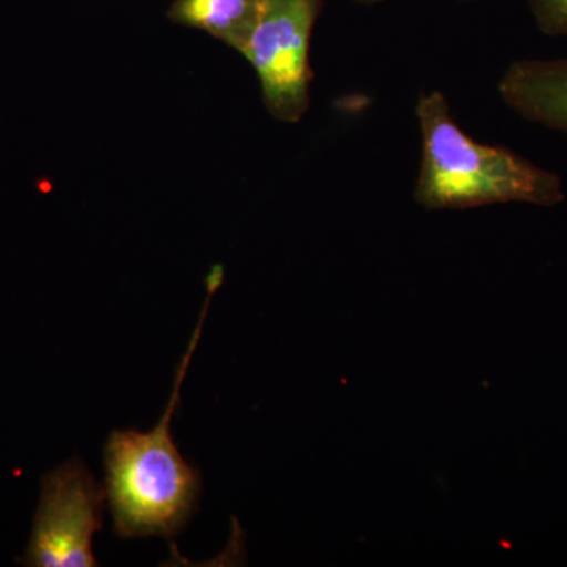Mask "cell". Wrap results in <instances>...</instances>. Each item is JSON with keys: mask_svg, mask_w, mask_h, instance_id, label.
<instances>
[{"mask_svg": "<svg viewBox=\"0 0 567 567\" xmlns=\"http://www.w3.org/2000/svg\"><path fill=\"white\" fill-rule=\"evenodd\" d=\"M423 158L415 200L427 210H465L495 204L555 207L565 200L559 175L506 147L470 137L440 91L417 99Z\"/></svg>", "mask_w": 567, "mask_h": 567, "instance_id": "cell-1", "label": "cell"}, {"mask_svg": "<svg viewBox=\"0 0 567 567\" xmlns=\"http://www.w3.org/2000/svg\"><path fill=\"white\" fill-rule=\"evenodd\" d=\"M216 287L210 286L203 317L178 365L173 395L159 423L151 432L114 431L104 446V488L115 533L126 539L178 535L196 509L200 494L199 472L182 457L171 434V421Z\"/></svg>", "mask_w": 567, "mask_h": 567, "instance_id": "cell-2", "label": "cell"}, {"mask_svg": "<svg viewBox=\"0 0 567 567\" xmlns=\"http://www.w3.org/2000/svg\"><path fill=\"white\" fill-rule=\"evenodd\" d=\"M322 0H265L260 20L241 55L262 87L265 107L297 123L309 107V47Z\"/></svg>", "mask_w": 567, "mask_h": 567, "instance_id": "cell-3", "label": "cell"}, {"mask_svg": "<svg viewBox=\"0 0 567 567\" xmlns=\"http://www.w3.org/2000/svg\"><path fill=\"white\" fill-rule=\"evenodd\" d=\"M106 488L80 458L66 462L41 481V495L24 565L93 567L92 540L102 529Z\"/></svg>", "mask_w": 567, "mask_h": 567, "instance_id": "cell-4", "label": "cell"}, {"mask_svg": "<svg viewBox=\"0 0 567 567\" xmlns=\"http://www.w3.org/2000/svg\"><path fill=\"white\" fill-rule=\"evenodd\" d=\"M498 93L525 121L567 136V58L511 63L498 82Z\"/></svg>", "mask_w": 567, "mask_h": 567, "instance_id": "cell-5", "label": "cell"}, {"mask_svg": "<svg viewBox=\"0 0 567 567\" xmlns=\"http://www.w3.org/2000/svg\"><path fill=\"white\" fill-rule=\"evenodd\" d=\"M264 7L265 0H174L167 18L175 24L207 32L241 54Z\"/></svg>", "mask_w": 567, "mask_h": 567, "instance_id": "cell-6", "label": "cell"}, {"mask_svg": "<svg viewBox=\"0 0 567 567\" xmlns=\"http://www.w3.org/2000/svg\"><path fill=\"white\" fill-rule=\"evenodd\" d=\"M537 29L548 37H567V0H528Z\"/></svg>", "mask_w": 567, "mask_h": 567, "instance_id": "cell-7", "label": "cell"}, {"mask_svg": "<svg viewBox=\"0 0 567 567\" xmlns=\"http://www.w3.org/2000/svg\"><path fill=\"white\" fill-rule=\"evenodd\" d=\"M350 2L361 3V6H375V3H382L385 0H350Z\"/></svg>", "mask_w": 567, "mask_h": 567, "instance_id": "cell-8", "label": "cell"}, {"mask_svg": "<svg viewBox=\"0 0 567 567\" xmlns=\"http://www.w3.org/2000/svg\"><path fill=\"white\" fill-rule=\"evenodd\" d=\"M464 2H465V0H464ZM466 2H468V0H466Z\"/></svg>", "mask_w": 567, "mask_h": 567, "instance_id": "cell-9", "label": "cell"}]
</instances>
